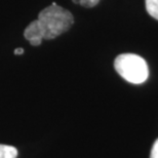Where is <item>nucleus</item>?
Returning a JSON list of instances; mask_svg holds the SVG:
<instances>
[{
	"mask_svg": "<svg viewBox=\"0 0 158 158\" xmlns=\"http://www.w3.org/2000/svg\"><path fill=\"white\" fill-rule=\"evenodd\" d=\"M73 23V15L53 2L39 12L37 20L28 25L24 36L31 45L38 46L43 39L50 40L62 35L70 29Z\"/></svg>",
	"mask_w": 158,
	"mask_h": 158,
	"instance_id": "1",
	"label": "nucleus"
},
{
	"mask_svg": "<svg viewBox=\"0 0 158 158\" xmlns=\"http://www.w3.org/2000/svg\"><path fill=\"white\" fill-rule=\"evenodd\" d=\"M114 67L117 73L126 81L141 84L149 76V68L142 56L135 53H122L115 59Z\"/></svg>",
	"mask_w": 158,
	"mask_h": 158,
	"instance_id": "2",
	"label": "nucleus"
},
{
	"mask_svg": "<svg viewBox=\"0 0 158 158\" xmlns=\"http://www.w3.org/2000/svg\"><path fill=\"white\" fill-rule=\"evenodd\" d=\"M18 150L17 148L8 146V145L0 144V158H17Z\"/></svg>",
	"mask_w": 158,
	"mask_h": 158,
	"instance_id": "3",
	"label": "nucleus"
},
{
	"mask_svg": "<svg viewBox=\"0 0 158 158\" xmlns=\"http://www.w3.org/2000/svg\"><path fill=\"white\" fill-rule=\"evenodd\" d=\"M146 9L151 17L158 20V0H145Z\"/></svg>",
	"mask_w": 158,
	"mask_h": 158,
	"instance_id": "4",
	"label": "nucleus"
},
{
	"mask_svg": "<svg viewBox=\"0 0 158 158\" xmlns=\"http://www.w3.org/2000/svg\"><path fill=\"white\" fill-rule=\"evenodd\" d=\"M72 1L75 4H79L84 7H94L100 2V0H72Z\"/></svg>",
	"mask_w": 158,
	"mask_h": 158,
	"instance_id": "5",
	"label": "nucleus"
},
{
	"mask_svg": "<svg viewBox=\"0 0 158 158\" xmlns=\"http://www.w3.org/2000/svg\"><path fill=\"white\" fill-rule=\"evenodd\" d=\"M150 158H158V139L154 142L152 150H151Z\"/></svg>",
	"mask_w": 158,
	"mask_h": 158,
	"instance_id": "6",
	"label": "nucleus"
},
{
	"mask_svg": "<svg viewBox=\"0 0 158 158\" xmlns=\"http://www.w3.org/2000/svg\"><path fill=\"white\" fill-rule=\"evenodd\" d=\"M14 53H15V55H23L24 49L23 48H17V49H15Z\"/></svg>",
	"mask_w": 158,
	"mask_h": 158,
	"instance_id": "7",
	"label": "nucleus"
}]
</instances>
